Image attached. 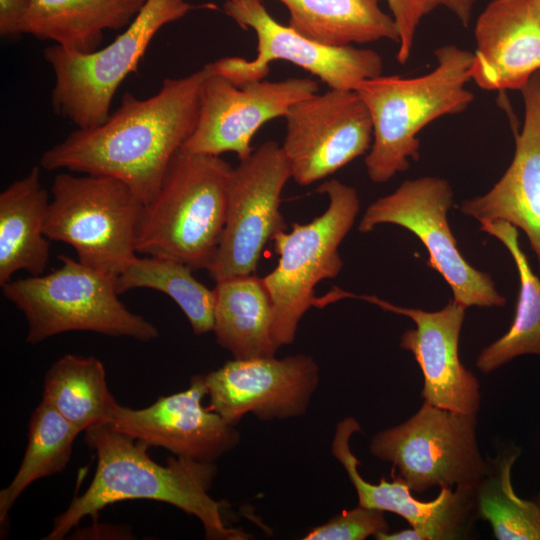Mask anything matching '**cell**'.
Instances as JSON below:
<instances>
[{
    "instance_id": "d6a6232c",
    "label": "cell",
    "mask_w": 540,
    "mask_h": 540,
    "mask_svg": "<svg viewBox=\"0 0 540 540\" xmlns=\"http://www.w3.org/2000/svg\"><path fill=\"white\" fill-rule=\"evenodd\" d=\"M422 16L431 13L438 7L452 12L460 23L467 27L471 20L476 0H417Z\"/></svg>"
},
{
    "instance_id": "44dd1931",
    "label": "cell",
    "mask_w": 540,
    "mask_h": 540,
    "mask_svg": "<svg viewBox=\"0 0 540 540\" xmlns=\"http://www.w3.org/2000/svg\"><path fill=\"white\" fill-rule=\"evenodd\" d=\"M49 202L38 165L1 192L0 286L20 270L44 274L49 260V239L44 233Z\"/></svg>"
},
{
    "instance_id": "30bf717a",
    "label": "cell",
    "mask_w": 540,
    "mask_h": 540,
    "mask_svg": "<svg viewBox=\"0 0 540 540\" xmlns=\"http://www.w3.org/2000/svg\"><path fill=\"white\" fill-rule=\"evenodd\" d=\"M454 193L443 178L408 179L366 209L358 230L368 233L380 224H394L413 233L428 251L427 265L437 271L465 308L502 307L506 298L492 277L472 267L458 249L448 221Z\"/></svg>"
},
{
    "instance_id": "f546056e",
    "label": "cell",
    "mask_w": 540,
    "mask_h": 540,
    "mask_svg": "<svg viewBox=\"0 0 540 540\" xmlns=\"http://www.w3.org/2000/svg\"><path fill=\"white\" fill-rule=\"evenodd\" d=\"M385 512L358 505L342 511L326 523L312 528L304 540H364L388 533Z\"/></svg>"
},
{
    "instance_id": "7c38bea8",
    "label": "cell",
    "mask_w": 540,
    "mask_h": 540,
    "mask_svg": "<svg viewBox=\"0 0 540 540\" xmlns=\"http://www.w3.org/2000/svg\"><path fill=\"white\" fill-rule=\"evenodd\" d=\"M290 178L289 163L274 141L264 142L233 168L225 226L209 271L216 282L254 273L265 245L287 230L280 197Z\"/></svg>"
},
{
    "instance_id": "4dcf8cb0",
    "label": "cell",
    "mask_w": 540,
    "mask_h": 540,
    "mask_svg": "<svg viewBox=\"0 0 540 540\" xmlns=\"http://www.w3.org/2000/svg\"><path fill=\"white\" fill-rule=\"evenodd\" d=\"M396 22L399 40L396 59L400 64L408 62L422 19L417 0H386Z\"/></svg>"
},
{
    "instance_id": "6da1fadb",
    "label": "cell",
    "mask_w": 540,
    "mask_h": 540,
    "mask_svg": "<svg viewBox=\"0 0 540 540\" xmlns=\"http://www.w3.org/2000/svg\"><path fill=\"white\" fill-rule=\"evenodd\" d=\"M207 74L206 65L185 77L167 78L145 99L126 92L102 124L77 128L42 154L40 166L115 178L147 204L196 127Z\"/></svg>"
},
{
    "instance_id": "f1b7e54d",
    "label": "cell",
    "mask_w": 540,
    "mask_h": 540,
    "mask_svg": "<svg viewBox=\"0 0 540 540\" xmlns=\"http://www.w3.org/2000/svg\"><path fill=\"white\" fill-rule=\"evenodd\" d=\"M187 265L154 256L138 257L117 277L120 294L148 288L168 295L187 317L194 334L213 331L215 294L193 275Z\"/></svg>"
},
{
    "instance_id": "cb8c5ba5",
    "label": "cell",
    "mask_w": 540,
    "mask_h": 540,
    "mask_svg": "<svg viewBox=\"0 0 540 540\" xmlns=\"http://www.w3.org/2000/svg\"><path fill=\"white\" fill-rule=\"evenodd\" d=\"M289 11V26L318 43L343 47L382 39L398 43L392 15L380 0H278Z\"/></svg>"
},
{
    "instance_id": "ac0fdd59",
    "label": "cell",
    "mask_w": 540,
    "mask_h": 540,
    "mask_svg": "<svg viewBox=\"0 0 540 540\" xmlns=\"http://www.w3.org/2000/svg\"><path fill=\"white\" fill-rule=\"evenodd\" d=\"M208 394L204 375H195L184 391L160 397L142 409L118 403L109 424L117 431L146 444L165 448L177 457L213 463L240 441L235 426L204 408Z\"/></svg>"
},
{
    "instance_id": "d4e9b609",
    "label": "cell",
    "mask_w": 540,
    "mask_h": 540,
    "mask_svg": "<svg viewBox=\"0 0 540 540\" xmlns=\"http://www.w3.org/2000/svg\"><path fill=\"white\" fill-rule=\"evenodd\" d=\"M480 230L498 239L509 251L520 285L515 316L508 331L484 347L476 358V368L489 374L516 357H540V278L519 244L515 226L504 221L482 222Z\"/></svg>"
},
{
    "instance_id": "4fadbf2b",
    "label": "cell",
    "mask_w": 540,
    "mask_h": 540,
    "mask_svg": "<svg viewBox=\"0 0 540 540\" xmlns=\"http://www.w3.org/2000/svg\"><path fill=\"white\" fill-rule=\"evenodd\" d=\"M281 146L291 178L307 186L367 153L373 125L355 90L330 89L295 103L285 115Z\"/></svg>"
},
{
    "instance_id": "e0dca14e",
    "label": "cell",
    "mask_w": 540,
    "mask_h": 540,
    "mask_svg": "<svg viewBox=\"0 0 540 540\" xmlns=\"http://www.w3.org/2000/svg\"><path fill=\"white\" fill-rule=\"evenodd\" d=\"M359 422L352 416L341 420L335 430L331 452L342 464L358 497L359 505L391 512L402 517L410 528L378 535L377 540H459L466 539L477 519L474 487L441 488L431 501H420L411 494L405 481L381 478L378 484L366 481L359 473V461L350 447Z\"/></svg>"
},
{
    "instance_id": "4316f807",
    "label": "cell",
    "mask_w": 540,
    "mask_h": 540,
    "mask_svg": "<svg viewBox=\"0 0 540 540\" xmlns=\"http://www.w3.org/2000/svg\"><path fill=\"white\" fill-rule=\"evenodd\" d=\"M43 401L80 432L110 422L117 404L110 393L104 366L95 357L66 354L47 370Z\"/></svg>"
},
{
    "instance_id": "9a60e30c",
    "label": "cell",
    "mask_w": 540,
    "mask_h": 540,
    "mask_svg": "<svg viewBox=\"0 0 540 540\" xmlns=\"http://www.w3.org/2000/svg\"><path fill=\"white\" fill-rule=\"evenodd\" d=\"M332 302L356 298L384 311L409 317L415 328L407 329L399 345L414 356L423 374L421 396L433 406L462 414H477L481 405L480 384L459 358V338L465 308L454 299L440 310L401 307L375 295H357L338 287L329 291Z\"/></svg>"
},
{
    "instance_id": "2e32d148",
    "label": "cell",
    "mask_w": 540,
    "mask_h": 540,
    "mask_svg": "<svg viewBox=\"0 0 540 540\" xmlns=\"http://www.w3.org/2000/svg\"><path fill=\"white\" fill-rule=\"evenodd\" d=\"M319 372L305 354L233 359L204 375L207 408L233 426L248 413L264 421L300 417L318 387Z\"/></svg>"
},
{
    "instance_id": "603a6c76",
    "label": "cell",
    "mask_w": 540,
    "mask_h": 540,
    "mask_svg": "<svg viewBox=\"0 0 540 540\" xmlns=\"http://www.w3.org/2000/svg\"><path fill=\"white\" fill-rule=\"evenodd\" d=\"M213 290L217 343L237 360L274 357L279 347L272 337L273 303L263 278H226Z\"/></svg>"
},
{
    "instance_id": "8992f818",
    "label": "cell",
    "mask_w": 540,
    "mask_h": 540,
    "mask_svg": "<svg viewBox=\"0 0 540 540\" xmlns=\"http://www.w3.org/2000/svg\"><path fill=\"white\" fill-rule=\"evenodd\" d=\"M317 192L328 197L327 209L273 238L278 265L263 277L273 303L272 337L279 348L294 342L299 322L315 304V286L341 272L338 249L360 210L356 189L337 179L322 182Z\"/></svg>"
},
{
    "instance_id": "83f0119b",
    "label": "cell",
    "mask_w": 540,
    "mask_h": 540,
    "mask_svg": "<svg viewBox=\"0 0 540 540\" xmlns=\"http://www.w3.org/2000/svg\"><path fill=\"white\" fill-rule=\"evenodd\" d=\"M81 432L45 401L34 409L28 426L23 460L11 483L0 492V521L34 481L64 470L73 443Z\"/></svg>"
},
{
    "instance_id": "ffe728a7",
    "label": "cell",
    "mask_w": 540,
    "mask_h": 540,
    "mask_svg": "<svg viewBox=\"0 0 540 540\" xmlns=\"http://www.w3.org/2000/svg\"><path fill=\"white\" fill-rule=\"evenodd\" d=\"M520 92L524 123L515 134L509 167L487 193L463 200L458 208L480 223L504 221L522 230L540 273V70Z\"/></svg>"
},
{
    "instance_id": "484cf974",
    "label": "cell",
    "mask_w": 540,
    "mask_h": 540,
    "mask_svg": "<svg viewBox=\"0 0 540 540\" xmlns=\"http://www.w3.org/2000/svg\"><path fill=\"white\" fill-rule=\"evenodd\" d=\"M522 454L513 441L487 457L488 469L474 487L477 519L487 521L497 540H540V491L522 498L513 487L512 469Z\"/></svg>"
},
{
    "instance_id": "d6986e66",
    "label": "cell",
    "mask_w": 540,
    "mask_h": 540,
    "mask_svg": "<svg viewBox=\"0 0 540 540\" xmlns=\"http://www.w3.org/2000/svg\"><path fill=\"white\" fill-rule=\"evenodd\" d=\"M474 37L471 80L483 90L521 91L540 70V0H492Z\"/></svg>"
},
{
    "instance_id": "7402d4cb",
    "label": "cell",
    "mask_w": 540,
    "mask_h": 540,
    "mask_svg": "<svg viewBox=\"0 0 540 540\" xmlns=\"http://www.w3.org/2000/svg\"><path fill=\"white\" fill-rule=\"evenodd\" d=\"M146 0H33L22 33L80 53L97 50L105 30L127 27Z\"/></svg>"
},
{
    "instance_id": "ba28073f",
    "label": "cell",
    "mask_w": 540,
    "mask_h": 540,
    "mask_svg": "<svg viewBox=\"0 0 540 540\" xmlns=\"http://www.w3.org/2000/svg\"><path fill=\"white\" fill-rule=\"evenodd\" d=\"M44 233L70 245L84 265L119 276L137 258L144 204L123 182L107 176L59 173Z\"/></svg>"
},
{
    "instance_id": "5bb4252c",
    "label": "cell",
    "mask_w": 540,
    "mask_h": 540,
    "mask_svg": "<svg viewBox=\"0 0 540 540\" xmlns=\"http://www.w3.org/2000/svg\"><path fill=\"white\" fill-rule=\"evenodd\" d=\"M318 89L316 81L308 78L263 79L236 85L208 66L197 124L181 150L214 156L233 152L244 160L254 151L251 141L261 126L285 117L295 103Z\"/></svg>"
},
{
    "instance_id": "277c9868",
    "label": "cell",
    "mask_w": 540,
    "mask_h": 540,
    "mask_svg": "<svg viewBox=\"0 0 540 540\" xmlns=\"http://www.w3.org/2000/svg\"><path fill=\"white\" fill-rule=\"evenodd\" d=\"M232 171L220 156L178 151L144 205L137 253L209 272L225 226Z\"/></svg>"
},
{
    "instance_id": "1f68e13d",
    "label": "cell",
    "mask_w": 540,
    "mask_h": 540,
    "mask_svg": "<svg viewBox=\"0 0 540 540\" xmlns=\"http://www.w3.org/2000/svg\"><path fill=\"white\" fill-rule=\"evenodd\" d=\"M33 0H0V35L17 37L22 33V22Z\"/></svg>"
},
{
    "instance_id": "5b68a950",
    "label": "cell",
    "mask_w": 540,
    "mask_h": 540,
    "mask_svg": "<svg viewBox=\"0 0 540 540\" xmlns=\"http://www.w3.org/2000/svg\"><path fill=\"white\" fill-rule=\"evenodd\" d=\"M48 274L11 280L2 293L25 316L26 341L38 344L70 331H89L149 342L158 329L119 299L117 277L60 255Z\"/></svg>"
},
{
    "instance_id": "52a82bcc",
    "label": "cell",
    "mask_w": 540,
    "mask_h": 540,
    "mask_svg": "<svg viewBox=\"0 0 540 540\" xmlns=\"http://www.w3.org/2000/svg\"><path fill=\"white\" fill-rule=\"evenodd\" d=\"M194 8L186 0H146L124 32L107 46L89 53L55 44L47 47L44 59L55 76L51 93L54 112L77 128L102 124L119 86L137 70L158 31Z\"/></svg>"
},
{
    "instance_id": "9c48e42d",
    "label": "cell",
    "mask_w": 540,
    "mask_h": 540,
    "mask_svg": "<svg viewBox=\"0 0 540 540\" xmlns=\"http://www.w3.org/2000/svg\"><path fill=\"white\" fill-rule=\"evenodd\" d=\"M370 453L393 465L411 491L475 487L488 469L477 440V414L424 401L405 422L374 435Z\"/></svg>"
},
{
    "instance_id": "3957f363",
    "label": "cell",
    "mask_w": 540,
    "mask_h": 540,
    "mask_svg": "<svg viewBox=\"0 0 540 540\" xmlns=\"http://www.w3.org/2000/svg\"><path fill=\"white\" fill-rule=\"evenodd\" d=\"M436 67L417 77L382 74L360 82L355 91L368 108L373 140L364 159L374 183H386L419 159V132L443 116L465 111L474 100L473 52L456 45L434 51Z\"/></svg>"
},
{
    "instance_id": "8fae6325",
    "label": "cell",
    "mask_w": 540,
    "mask_h": 540,
    "mask_svg": "<svg viewBox=\"0 0 540 540\" xmlns=\"http://www.w3.org/2000/svg\"><path fill=\"white\" fill-rule=\"evenodd\" d=\"M224 12L241 28H251L257 38L254 59L225 57L208 64L213 73L236 85L263 80L277 60L301 67L330 89L355 90L360 82L382 74L383 61L376 51L313 41L277 22L262 0H227Z\"/></svg>"
},
{
    "instance_id": "7a4b0ae2",
    "label": "cell",
    "mask_w": 540,
    "mask_h": 540,
    "mask_svg": "<svg viewBox=\"0 0 540 540\" xmlns=\"http://www.w3.org/2000/svg\"><path fill=\"white\" fill-rule=\"evenodd\" d=\"M85 440L97 455L93 480L55 518L45 539L61 540L85 516L96 514L107 505L135 499L165 502L197 517L207 539L249 538L242 530L226 526L221 502L208 493L217 475L213 463L177 457L169 458L167 466L160 465L150 458L146 444L135 442L109 423L87 429Z\"/></svg>"
}]
</instances>
